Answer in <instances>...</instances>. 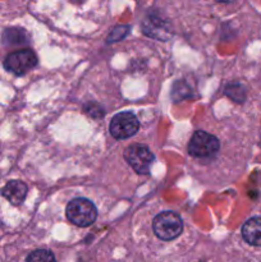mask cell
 Here are the masks:
<instances>
[{"label":"cell","mask_w":261,"mask_h":262,"mask_svg":"<svg viewBox=\"0 0 261 262\" xmlns=\"http://www.w3.org/2000/svg\"><path fill=\"white\" fill-rule=\"evenodd\" d=\"M36 66H37V56L30 49L13 51L4 60V68L10 73L17 74V76L26 74L28 71L35 68Z\"/></svg>","instance_id":"277c9868"},{"label":"cell","mask_w":261,"mask_h":262,"mask_svg":"<svg viewBox=\"0 0 261 262\" xmlns=\"http://www.w3.org/2000/svg\"><path fill=\"white\" fill-rule=\"evenodd\" d=\"M242 237L248 245L261 247V217H251L242 227Z\"/></svg>","instance_id":"9c48e42d"},{"label":"cell","mask_w":261,"mask_h":262,"mask_svg":"<svg viewBox=\"0 0 261 262\" xmlns=\"http://www.w3.org/2000/svg\"><path fill=\"white\" fill-rule=\"evenodd\" d=\"M219 141L215 136L197 130L189 140L188 152L194 158H210L219 151Z\"/></svg>","instance_id":"3957f363"},{"label":"cell","mask_w":261,"mask_h":262,"mask_svg":"<svg viewBox=\"0 0 261 262\" xmlns=\"http://www.w3.org/2000/svg\"><path fill=\"white\" fill-rule=\"evenodd\" d=\"M28 188L22 181H10L3 187L2 196L14 206H19L26 200Z\"/></svg>","instance_id":"ba28073f"},{"label":"cell","mask_w":261,"mask_h":262,"mask_svg":"<svg viewBox=\"0 0 261 262\" xmlns=\"http://www.w3.org/2000/svg\"><path fill=\"white\" fill-rule=\"evenodd\" d=\"M153 229L156 237L163 241L178 238L183 230V222L177 212L164 211L156 215L153 222Z\"/></svg>","instance_id":"7a4b0ae2"},{"label":"cell","mask_w":261,"mask_h":262,"mask_svg":"<svg viewBox=\"0 0 261 262\" xmlns=\"http://www.w3.org/2000/svg\"><path fill=\"white\" fill-rule=\"evenodd\" d=\"M84 113L90 115V117L95 118V119H99V118H102L105 115V110L102 109L101 105L96 104V102H87L83 106Z\"/></svg>","instance_id":"7c38bea8"},{"label":"cell","mask_w":261,"mask_h":262,"mask_svg":"<svg viewBox=\"0 0 261 262\" xmlns=\"http://www.w3.org/2000/svg\"><path fill=\"white\" fill-rule=\"evenodd\" d=\"M67 217L72 224L77 227L86 228L94 224L97 217V209L90 200L78 199L72 200L67 206Z\"/></svg>","instance_id":"6da1fadb"},{"label":"cell","mask_w":261,"mask_h":262,"mask_svg":"<svg viewBox=\"0 0 261 262\" xmlns=\"http://www.w3.org/2000/svg\"><path fill=\"white\" fill-rule=\"evenodd\" d=\"M124 159L130 168L137 174H148L151 168V164L154 163V155L146 146L135 145L128 146L124 150Z\"/></svg>","instance_id":"5b68a950"},{"label":"cell","mask_w":261,"mask_h":262,"mask_svg":"<svg viewBox=\"0 0 261 262\" xmlns=\"http://www.w3.org/2000/svg\"><path fill=\"white\" fill-rule=\"evenodd\" d=\"M142 31L148 37L156 38L160 41H166L170 38V25L166 20L161 19L158 15L150 14L142 20Z\"/></svg>","instance_id":"52a82bcc"},{"label":"cell","mask_w":261,"mask_h":262,"mask_svg":"<svg viewBox=\"0 0 261 262\" xmlns=\"http://www.w3.org/2000/svg\"><path fill=\"white\" fill-rule=\"evenodd\" d=\"M26 262H56V260L51 251L36 250L28 255Z\"/></svg>","instance_id":"8fae6325"},{"label":"cell","mask_w":261,"mask_h":262,"mask_svg":"<svg viewBox=\"0 0 261 262\" xmlns=\"http://www.w3.org/2000/svg\"><path fill=\"white\" fill-rule=\"evenodd\" d=\"M2 42L7 46L25 45V43L28 42V36L22 28H7L2 35Z\"/></svg>","instance_id":"30bf717a"},{"label":"cell","mask_w":261,"mask_h":262,"mask_svg":"<svg viewBox=\"0 0 261 262\" xmlns=\"http://www.w3.org/2000/svg\"><path fill=\"white\" fill-rule=\"evenodd\" d=\"M129 32V26H118L114 30L112 31V33L107 37V42H117V41H120L122 38H124L125 36Z\"/></svg>","instance_id":"4fadbf2b"},{"label":"cell","mask_w":261,"mask_h":262,"mask_svg":"<svg viewBox=\"0 0 261 262\" xmlns=\"http://www.w3.org/2000/svg\"><path fill=\"white\" fill-rule=\"evenodd\" d=\"M140 128V122L133 113H119L112 119L109 130L112 136L117 140H127L137 133Z\"/></svg>","instance_id":"8992f818"}]
</instances>
